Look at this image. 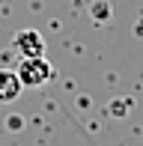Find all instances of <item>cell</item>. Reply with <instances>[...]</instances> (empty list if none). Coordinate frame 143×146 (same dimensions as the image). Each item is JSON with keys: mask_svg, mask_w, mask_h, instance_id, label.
I'll return each mask as SVG.
<instances>
[{"mask_svg": "<svg viewBox=\"0 0 143 146\" xmlns=\"http://www.w3.org/2000/svg\"><path fill=\"white\" fill-rule=\"evenodd\" d=\"M15 75H18V81H21V87L36 90V87H45L48 81H54L57 72H54V66H51L48 57H27V60L18 63Z\"/></svg>", "mask_w": 143, "mask_h": 146, "instance_id": "1", "label": "cell"}, {"mask_svg": "<svg viewBox=\"0 0 143 146\" xmlns=\"http://www.w3.org/2000/svg\"><path fill=\"white\" fill-rule=\"evenodd\" d=\"M12 45H15V51H18L21 60H27V57H45V36L39 30H21V33H15Z\"/></svg>", "mask_w": 143, "mask_h": 146, "instance_id": "2", "label": "cell"}, {"mask_svg": "<svg viewBox=\"0 0 143 146\" xmlns=\"http://www.w3.org/2000/svg\"><path fill=\"white\" fill-rule=\"evenodd\" d=\"M21 81H18L15 69H0V104H9L21 96Z\"/></svg>", "mask_w": 143, "mask_h": 146, "instance_id": "3", "label": "cell"}, {"mask_svg": "<svg viewBox=\"0 0 143 146\" xmlns=\"http://www.w3.org/2000/svg\"><path fill=\"white\" fill-rule=\"evenodd\" d=\"M93 15H95V18H99V15L107 18V6H105V3H95V6H93Z\"/></svg>", "mask_w": 143, "mask_h": 146, "instance_id": "4", "label": "cell"}]
</instances>
